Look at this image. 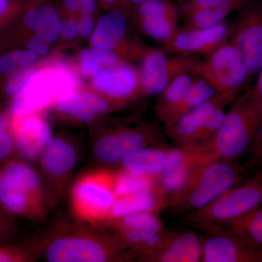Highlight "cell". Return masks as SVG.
Masks as SVG:
<instances>
[{
	"label": "cell",
	"instance_id": "6da1fadb",
	"mask_svg": "<svg viewBox=\"0 0 262 262\" xmlns=\"http://www.w3.org/2000/svg\"><path fill=\"white\" fill-rule=\"evenodd\" d=\"M50 262H106L129 259L132 253L117 235L101 233L82 227H61L43 239L40 246L32 244Z\"/></svg>",
	"mask_w": 262,
	"mask_h": 262
},
{
	"label": "cell",
	"instance_id": "7a4b0ae2",
	"mask_svg": "<svg viewBox=\"0 0 262 262\" xmlns=\"http://www.w3.org/2000/svg\"><path fill=\"white\" fill-rule=\"evenodd\" d=\"M52 198L37 170L27 161L13 158L0 164V206L12 216L45 218Z\"/></svg>",
	"mask_w": 262,
	"mask_h": 262
},
{
	"label": "cell",
	"instance_id": "3957f363",
	"mask_svg": "<svg viewBox=\"0 0 262 262\" xmlns=\"http://www.w3.org/2000/svg\"><path fill=\"white\" fill-rule=\"evenodd\" d=\"M251 170L237 161L218 160L200 168L168 198L169 211L186 215L211 203L229 188L247 179Z\"/></svg>",
	"mask_w": 262,
	"mask_h": 262
},
{
	"label": "cell",
	"instance_id": "277c9868",
	"mask_svg": "<svg viewBox=\"0 0 262 262\" xmlns=\"http://www.w3.org/2000/svg\"><path fill=\"white\" fill-rule=\"evenodd\" d=\"M80 79L73 67L61 61L37 67L27 83L9 101L11 115L40 113L54 103L60 95L80 89Z\"/></svg>",
	"mask_w": 262,
	"mask_h": 262
},
{
	"label": "cell",
	"instance_id": "5b68a950",
	"mask_svg": "<svg viewBox=\"0 0 262 262\" xmlns=\"http://www.w3.org/2000/svg\"><path fill=\"white\" fill-rule=\"evenodd\" d=\"M262 122L247 90L226 112L212 147L220 160L237 161L253 145Z\"/></svg>",
	"mask_w": 262,
	"mask_h": 262
},
{
	"label": "cell",
	"instance_id": "8992f818",
	"mask_svg": "<svg viewBox=\"0 0 262 262\" xmlns=\"http://www.w3.org/2000/svg\"><path fill=\"white\" fill-rule=\"evenodd\" d=\"M261 206L262 171H256L251 178L229 188L206 206L184 215V221L200 229L229 222Z\"/></svg>",
	"mask_w": 262,
	"mask_h": 262
},
{
	"label": "cell",
	"instance_id": "52a82bcc",
	"mask_svg": "<svg viewBox=\"0 0 262 262\" xmlns=\"http://www.w3.org/2000/svg\"><path fill=\"white\" fill-rule=\"evenodd\" d=\"M116 198L114 171L104 169L92 170L75 181L71 190V209L80 222L108 225Z\"/></svg>",
	"mask_w": 262,
	"mask_h": 262
},
{
	"label": "cell",
	"instance_id": "ba28073f",
	"mask_svg": "<svg viewBox=\"0 0 262 262\" xmlns=\"http://www.w3.org/2000/svg\"><path fill=\"white\" fill-rule=\"evenodd\" d=\"M191 74L206 81L218 94L239 96L241 89L248 84L247 66L241 52L227 41L199 60Z\"/></svg>",
	"mask_w": 262,
	"mask_h": 262
},
{
	"label": "cell",
	"instance_id": "9c48e42d",
	"mask_svg": "<svg viewBox=\"0 0 262 262\" xmlns=\"http://www.w3.org/2000/svg\"><path fill=\"white\" fill-rule=\"evenodd\" d=\"M164 50L146 48L139 59V70L143 96L159 95L176 77L191 73L199 61L198 56L175 55L167 56Z\"/></svg>",
	"mask_w": 262,
	"mask_h": 262
},
{
	"label": "cell",
	"instance_id": "30bf717a",
	"mask_svg": "<svg viewBox=\"0 0 262 262\" xmlns=\"http://www.w3.org/2000/svg\"><path fill=\"white\" fill-rule=\"evenodd\" d=\"M238 11L231 24L228 41L244 57L249 84L262 64V0L248 2Z\"/></svg>",
	"mask_w": 262,
	"mask_h": 262
},
{
	"label": "cell",
	"instance_id": "8fae6325",
	"mask_svg": "<svg viewBox=\"0 0 262 262\" xmlns=\"http://www.w3.org/2000/svg\"><path fill=\"white\" fill-rule=\"evenodd\" d=\"M162 143L157 125L145 123L134 127H117L105 133L95 141L93 151L103 163H120L133 151Z\"/></svg>",
	"mask_w": 262,
	"mask_h": 262
},
{
	"label": "cell",
	"instance_id": "7c38bea8",
	"mask_svg": "<svg viewBox=\"0 0 262 262\" xmlns=\"http://www.w3.org/2000/svg\"><path fill=\"white\" fill-rule=\"evenodd\" d=\"M111 225L115 235L140 256L160 248L171 231L165 227L159 213L155 212L125 215L114 221Z\"/></svg>",
	"mask_w": 262,
	"mask_h": 262
},
{
	"label": "cell",
	"instance_id": "4fadbf2b",
	"mask_svg": "<svg viewBox=\"0 0 262 262\" xmlns=\"http://www.w3.org/2000/svg\"><path fill=\"white\" fill-rule=\"evenodd\" d=\"M129 18L118 9L107 10L96 22L89 38L91 47L117 52L124 58L139 60L146 48L127 37Z\"/></svg>",
	"mask_w": 262,
	"mask_h": 262
},
{
	"label": "cell",
	"instance_id": "5bb4252c",
	"mask_svg": "<svg viewBox=\"0 0 262 262\" xmlns=\"http://www.w3.org/2000/svg\"><path fill=\"white\" fill-rule=\"evenodd\" d=\"M220 160L213 148H170L163 173L156 177L157 189L168 198L207 164Z\"/></svg>",
	"mask_w": 262,
	"mask_h": 262
},
{
	"label": "cell",
	"instance_id": "9a60e30c",
	"mask_svg": "<svg viewBox=\"0 0 262 262\" xmlns=\"http://www.w3.org/2000/svg\"><path fill=\"white\" fill-rule=\"evenodd\" d=\"M180 11L170 0H146L129 17L144 35L163 46L179 32Z\"/></svg>",
	"mask_w": 262,
	"mask_h": 262
},
{
	"label": "cell",
	"instance_id": "2e32d148",
	"mask_svg": "<svg viewBox=\"0 0 262 262\" xmlns=\"http://www.w3.org/2000/svg\"><path fill=\"white\" fill-rule=\"evenodd\" d=\"M237 97L234 94L215 93L194 110L179 117L173 125L165 128V134L176 147L186 149L202 148L200 139L202 126L206 117L220 108H227Z\"/></svg>",
	"mask_w": 262,
	"mask_h": 262
},
{
	"label": "cell",
	"instance_id": "e0dca14e",
	"mask_svg": "<svg viewBox=\"0 0 262 262\" xmlns=\"http://www.w3.org/2000/svg\"><path fill=\"white\" fill-rule=\"evenodd\" d=\"M8 115L16 156L27 162L39 159L53 139L50 124L40 113Z\"/></svg>",
	"mask_w": 262,
	"mask_h": 262
},
{
	"label": "cell",
	"instance_id": "ac0fdd59",
	"mask_svg": "<svg viewBox=\"0 0 262 262\" xmlns=\"http://www.w3.org/2000/svg\"><path fill=\"white\" fill-rule=\"evenodd\" d=\"M91 83L96 92L123 104L143 96L139 70L126 60L98 72Z\"/></svg>",
	"mask_w": 262,
	"mask_h": 262
},
{
	"label": "cell",
	"instance_id": "d6986e66",
	"mask_svg": "<svg viewBox=\"0 0 262 262\" xmlns=\"http://www.w3.org/2000/svg\"><path fill=\"white\" fill-rule=\"evenodd\" d=\"M231 24L225 20L205 29L180 28L170 41L163 46L167 53L175 55H208L229 40Z\"/></svg>",
	"mask_w": 262,
	"mask_h": 262
},
{
	"label": "cell",
	"instance_id": "ffe728a7",
	"mask_svg": "<svg viewBox=\"0 0 262 262\" xmlns=\"http://www.w3.org/2000/svg\"><path fill=\"white\" fill-rule=\"evenodd\" d=\"M53 104L58 111L84 124L91 123L96 117L125 105L113 101L96 91L81 89L60 95Z\"/></svg>",
	"mask_w": 262,
	"mask_h": 262
},
{
	"label": "cell",
	"instance_id": "44dd1931",
	"mask_svg": "<svg viewBox=\"0 0 262 262\" xmlns=\"http://www.w3.org/2000/svg\"><path fill=\"white\" fill-rule=\"evenodd\" d=\"M201 239L202 262H262V248L249 246L230 234L206 232Z\"/></svg>",
	"mask_w": 262,
	"mask_h": 262
},
{
	"label": "cell",
	"instance_id": "7402d4cb",
	"mask_svg": "<svg viewBox=\"0 0 262 262\" xmlns=\"http://www.w3.org/2000/svg\"><path fill=\"white\" fill-rule=\"evenodd\" d=\"M39 158L46 178L57 193L63 192L77 163L75 146L63 138L53 137Z\"/></svg>",
	"mask_w": 262,
	"mask_h": 262
},
{
	"label": "cell",
	"instance_id": "603a6c76",
	"mask_svg": "<svg viewBox=\"0 0 262 262\" xmlns=\"http://www.w3.org/2000/svg\"><path fill=\"white\" fill-rule=\"evenodd\" d=\"M201 237L193 231H170L160 248L139 259L149 262H198L202 257Z\"/></svg>",
	"mask_w": 262,
	"mask_h": 262
},
{
	"label": "cell",
	"instance_id": "cb8c5ba5",
	"mask_svg": "<svg viewBox=\"0 0 262 262\" xmlns=\"http://www.w3.org/2000/svg\"><path fill=\"white\" fill-rule=\"evenodd\" d=\"M200 230L224 232L253 247L262 248V206L229 222L207 226Z\"/></svg>",
	"mask_w": 262,
	"mask_h": 262
},
{
	"label": "cell",
	"instance_id": "d4e9b609",
	"mask_svg": "<svg viewBox=\"0 0 262 262\" xmlns=\"http://www.w3.org/2000/svg\"><path fill=\"white\" fill-rule=\"evenodd\" d=\"M170 150L165 143L141 148L125 156L120 168L136 175L158 177L166 166Z\"/></svg>",
	"mask_w": 262,
	"mask_h": 262
},
{
	"label": "cell",
	"instance_id": "484cf974",
	"mask_svg": "<svg viewBox=\"0 0 262 262\" xmlns=\"http://www.w3.org/2000/svg\"><path fill=\"white\" fill-rule=\"evenodd\" d=\"M167 206L168 198L156 189L119 196L112 207L108 225H111L117 219L134 213L141 212L160 213L162 210L167 208Z\"/></svg>",
	"mask_w": 262,
	"mask_h": 262
},
{
	"label": "cell",
	"instance_id": "4316f807",
	"mask_svg": "<svg viewBox=\"0 0 262 262\" xmlns=\"http://www.w3.org/2000/svg\"><path fill=\"white\" fill-rule=\"evenodd\" d=\"M194 76L184 73L176 77L158 95L155 113L164 129L168 128L174 122L177 110L192 86Z\"/></svg>",
	"mask_w": 262,
	"mask_h": 262
},
{
	"label": "cell",
	"instance_id": "83f0119b",
	"mask_svg": "<svg viewBox=\"0 0 262 262\" xmlns=\"http://www.w3.org/2000/svg\"><path fill=\"white\" fill-rule=\"evenodd\" d=\"M122 60L125 59L117 52L91 47L81 51L77 63L81 75L91 79L98 72L117 64Z\"/></svg>",
	"mask_w": 262,
	"mask_h": 262
},
{
	"label": "cell",
	"instance_id": "f1b7e54d",
	"mask_svg": "<svg viewBox=\"0 0 262 262\" xmlns=\"http://www.w3.org/2000/svg\"><path fill=\"white\" fill-rule=\"evenodd\" d=\"M61 18L58 8L51 0H40L37 29L34 34L42 37L50 45L60 38Z\"/></svg>",
	"mask_w": 262,
	"mask_h": 262
},
{
	"label": "cell",
	"instance_id": "f546056e",
	"mask_svg": "<svg viewBox=\"0 0 262 262\" xmlns=\"http://www.w3.org/2000/svg\"><path fill=\"white\" fill-rule=\"evenodd\" d=\"M114 187L117 198L142 191L158 190L156 177L136 175L121 168L114 171Z\"/></svg>",
	"mask_w": 262,
	"mask_h": 262
},
{
	"label": "cell",
	"instance_id": "4dcf8cb0",
	"mask_svg": "<svg viewBox=\"0 0 262 262\" xmlns=\"http://www.w3.org/2000/svg\"><path fill=\"white\" fill-rule=\"evenodd\" d=\"M39 57L27 48H16L0 56V81L12 74L24 69L34 67Z\"/></svg>",
	"mask_w": 262,
	"mask_h": 262
},
{
	"label": "cell",
	"instance_id": "1f68e13d",
	"mask_svg": "<svg viewBox=\"0 0 262 262\" xmlns=\"http://www.w3.org/2000/svg\"><path fill=\"white\" fill-rule=\"evenodd\" d=\"M232 10L227 8L192 10L182 13L184 24L182 28L205 29L215 27L227 20Z\"/></svg>",
	"mask_w": 262,
	"mask_h": 262
},
{
	"label": "cell",
	"instance_id": "d6a6232c",
	"mask_svg": "<svg viewBox=\"0 0 262 262\" xmlns=\"http://www.w3.org/2000/svg\"><path fill=\"white\" fill-rule=\"evenodd\" d=\"M215 94L214 90L206 81L201 77L194 76L192 86L176 113L174 122L177 121L179 117L194 110Z\"/></svg>",
	"mask_w": 262,
	"mask_h": 262
},
{
	"label": "cell",
	"instance_id": "836d02e7",
	"mask_svg": "<svg viewBox=\"0 0 262 262\" xmlns=\"http://www.w3.org/2000/svg\"><path fill=\"white\" fill-rule=\"evenodd\" d=\"M248 0H184L178 5L180 14L192 10L227 8L238 11Z\"/></svg>",
	"mask_w": 262,
	"mask_h": 262
},
{
	"label": "cell",
	"instance_id": "e575fe53",
	"mask_svg": "<svg viewBox=\"0 0 262 262\" xmlns=\"http://www.w3.org/2000/svg\"><path fill=\"white\" fill-rule=\"evenodd\" d=\"M37 68V65H36L18 71L0 81V92L2 96L10 101L16 96L27 83Z\"/></svg>",
	"mask_w": 262,
	"mask_h": 262
},
{
	"label": "cell",
	"instance_id": "d590c367",
	"mask_svg": "<svg viewBox=\"0 0 262 262\" xmlns=\"http://www.w3.org/2000/svg\"><path fill=\"white\" fill-rule=\"evenodd\" d=\"M15 142L9 115L0 110V164L15 158Z\"/></svg>",
	"mask_w": 262,
	"mask_h": 262
},
{
	"label": "cell",
	"instance_id": "8d00e7d4",
	"mask_svg": "<svg viewBox=\"0 0 262 262\" xmlns=\"http://www.w3.org/2000/svg\"><path fill=\"white\" fill-rule=\"evenodd\" d=\"M225 113V108H220L206 117L202 126L200 139L202 148H213L212 144L223 122Z\"/></svg>",
	"mask_w": 262,
	"mask_h": 262
},
{
	"label": "cell",
	"instance_id": "74e56055",
	"mask_svg": "<svg viewBox=\"0 0 262 262\" xmlns=\"http://www.w3.org/2000/svg\"><path fill=\"white\" fill-rule=\"evenodd\" d=\"M35 253L32 246L26 244L0 245V262H25L34 259Z\"/></svg>",
	"mask_w": 262,
	"mask_h": 262
},
{
	"label": "cell",
	"instance_id": "f35d334b",
	"mask_svg": "<svg viewBox=\"0 0 262 262\" xmlns=\"http://www.w3.org/2000/svg\"><path fill=\"white\" fill-rule=\"evenodd\" d=\"M28 0H0V31L18 18Z\"/></svg>",
	"mask_w": 262,
	"mask_h": 262
},
{
	"label": "cell",
	"instance_id": "ab89813d",
	"mask_svg": "<svg viewBox=\"0 0 262 262\" xmlns=\"http://www.w3.org/2000/svg\"><path fill=\"white\" fill-rule=\"evenodd\" d=\"M17 233L14 217L0 206V245L10 243Z\"/></svg>",
	"mask_w": 262,
	"mask_h": 262
},
{
	"label": "cell",
	"instance_id": "60d3db41",
	"mask_svg": "<svg viewBox=\"0 0 262 262\" xmlns=\"http://www.w3.org/2000/svg\"><path fill=\"white\" fill-rule=\"evenodd\" d=\"M79 36L77 18L74 15H67L61 18L60 37L66 42H72Z\"/></svg>",
	"mask_w": 262,
	"mask_h": 262
},
{
	"label": "cell",
	"instance_id": "b9f144b4",
	"mask_svg": "<svg viewBox=\"0 0 262 262\" xmlns=\"http://www.w3.org/2000/svg\"><path fill=\"white\" fill-rule=\"evenodd\" d=\"M51 46L42 37L33 34L26 42V48L32 53H35L38 57H45L49 55L51 52Z\"/></svg>",
	"mask_w": 262,
	"mask_h": 262
},
{
	"label": "cell",
	"instance_id": "7bdbcfd3",
	"mask_svg": "<svg viewBox=\"0 0 262 262\" xmlns=\"http://www.w3.org/2000/svg\"><path fill=\"white\" fill-rule=\"evenodd\" d=\"M94 15L79 13L77 18L79 36L82 38H90L96 27Z\"/></svg>",
	"mask_w": 262,
	"mask_h": 262
},
{
	"label": "cell",
	"instance_id": "ee69618b",
	"mask_svg": "<svg viewBox=\"0 0 262 262\" xmlns=\"http://www.w3.org/2000/svg\"><path fill=\"white\" fill-rule=\"evenodd\" d=\"M256 77V82L247 91L255 106L262 116V64Z\"/></svg>",
	"mask_w": 262,
	"mask_h": 262
},
{
	"label": "cell",
	"instance_id": "f6af8a7d",
	"mask_svg": "<svg viewBox=\"0 0 262 262\" xmlns=\"http://www.w3.org/2000/svg\"><path fill=\"white\" fill-rule=\"evenodd\" d=\"M146 0H119L117 9L121 10L127 17L132 13Z\"/></svg>",
	"mask_w": 262,
	"mask_h": 262
},
{
	"label": "cell",
	"instance_id": "bcb514c9",
	"mask_svg": "<svg viewBox=\"0 0 262 262\" xmlns=\"http://www.w3.org/2000/svg\"><path fill=\"white\" fill-rule=\"evenodd\" d=\"M61 4L63 10L69 15L75 16L80 13L79 0H61Z\"/></svg>",
	"mask_w": 262,
	"mask_h": 262
},
{
	"label": "cell",
	"instance_id": "7dc6e473",
	"mask_svg": "<svg viewBox=\"0 0 262 262\" xmlns=\"http://www.w3.org/2000/svg\"><path fill=\"white\" fill-rule=\"evenodd\" d=\"M98 3L107 10L117 9L119 0H98Z\"/></svg>",
	"mask_w": 262,
	"mask_h": 262
},
{
	"label": "cell",
	"instance_id": "c3c4849f",
	"mask_svg": "<svg viewBox=\"0 0 262 262\" xmlns=\"http://www.w3.org/2000/svg\"><path fill=\"white\" fill-rule=\"evenodd\" d=\"M170 1L173 2L174 4H176L177 5V6H178V5L180 4L182 1H184V0H170Z\"/></svg>",
	"mask_w": 262,
	"mask_h": 262
},
{
	"label": "cell",
	"instance_id": "681fc988",
	"mask_svg": "<svg viewBox=\"0 0 262 262\" xmlns=\"http://www.w3.org/2000/svg\"><path fill=\"white\" fill-rule=\"evenodd\" d=\"M248 1H251V0H248Z\"/></svg>",
	"mask_w": 262,
	"mask_h": 262
}]
</instances>
